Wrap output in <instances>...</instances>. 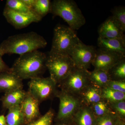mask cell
Here are the masks:
<instances>
[{
  "label": "cell",
  "instance_id": "cell-1",
  "mask_svg": "<svg viewBox=\"0 0 125 125\" xmlns=\"http://www.w3.org/2000/svg\"><path fill=\"white\" fill-rule=\"evenodd\" d=\"M47 45L42 36L32 31L9 37L0 45V53L2 56L6 54L20 55L44 48Z\"/></svg>",
  "mask_w": 125,
  "mask_h": 125
},
{
  "label": "cell",
  "instance_id": "cell-2",
  "mask_svg": "<svg viewBox=\"0 0 125 125\" xmlns=\"http://www.w3.org/2000/svg\"><path fill=\"white\" fill-rule=\"evenodd\" d=\"M46 54L38 50L20 55L10 71L22 80L40 77L46 69Z\"/></svg>",
  "mask_w": 125,
  "mask_h": 125
},
{
  "label": "cell",
  "instance_id": "cell-3",
  "mask_svg": "<svg viewBox=\"0 0 125 125\" xmlns=\"http://www.w3.org/2000/svg\"><path fill=\"white\" fill-rule=\"evenodd\" d=\"M67 23L73 30H78L85 24L86 20L76 2L72 0H54L51 2V12Z\"/></svg>",
  "mask_w": 125,
  "mask_h": 125
},
{
  "label": "cell",
  "instance_id": "cell-4",
  "mask_svg": "<svg viewBox=\"0 0 125 125\" xmlns=\"http://www.w3.org/2000/svg\"><path fill=\"white\" fill-rule=\"evenodd\" d=\"M75 31L69 26L59 24L54 29L49 54L69 56L79 40Z\"/></svg>",
  "mask_w": 125,
  "mask_h": 125
},
{
  "label": "cell",
  "instance_id": "cell-5",
  "mask_svg": "<svg viewBox=\"0 0 125 125\" xmlns=\"http://www.w3.org/2000/svg\"><path fill=\"white\" fill-rule=\"evenodd\" d=\"M46 66L50 77L57 84H60L75 68L69 56L48 54Z\"/></svg>",
  "mask_w": 125,
  "mask_h": 125
},
{
  "label": "cell",
  "instance_id": "cell-6",
  "mask_svg": "<svg viewBox=\"0 0 125 125\" xmlns=\"http://www.w3.org/2000/svg\"><path fill=\"white\" fill-rule=\"evenodd\" d=\"M28 92L40 103L56 96L57 84L51 77H38L30 79Z\"/></svg>",
  "mask_w": 125,
  "mask_h": 125
},
{
  "label": "cell",
  "instance_id": "cell-7",
  "mask_svg": "<svg viewBox=\"0 0 125 125\" xmlns=\"http://www.w3.org/2000/svg\"><path fill=\"white\" fill-rule=\"evenodd\" d=\"M60 100L59 110L56 120L57 122L72 121L81 106L79 99L74 94L62 90L57 94Z\"/></svg>",
  "mask_w": 125,
  "mask_h": 125
},
{
  "label": "cell",
  "instance_id": "cell-8",
  "mask_svg": "<svg viewBox=\"0 0 125 125\" xmlns=\"http://www.w3.org/2000/svg\"><path fill=\"white\" fill-rule=\"evenodd\" d=\"M88 70L75 67L72 72L59 84L62 90L75 95L80 94L90 84Z\"/></svg>",
  "mask_w": 125,
  "mask_h": 125
},
{
  "label": "cell",
  "instance_id": "cell-9",
  "mask_svg": "<svg viewBox=\"0 0 125 125\" xmlns=\"http://www.w3.org/2000/svg\"><path fill=\"white\" fill-rule=\"evenodd\" d=\"M96 51L94 46L85 45L80 39L70 56L76 68L88 70L92 64Z\"/></svg>",
  "mask_w": 125,
  "mask_h": 125
},
{
  "label": "cell",
  "instance_id": "cell-10",
  "mask_svg": "<svg viewBox=\"0 0 125 125\" xmlns=\"http://www.w3.org/2000/svg\"><path fill=\"white\" fill-rule=\"evenodd\" d=\"M3 14L7 22L18 29L25 28L32 23L38 22L42 19L34 11L29 13H22L6 7Z\"/></svg>",
  "mask_w": 125,
  "mask_h": 125
},
{
  "label": "cell",
  "instance_id": "cell-11",
  "mask_svg": "<svg viewBox=\"0 0 125 125\" xmlns=\"http://www.w3.org/2000/svg\"><path fill=\"white\" fill-rule=\"evenodd\" d=\"M125 57L99 49L96 51L92 65L94 67V69L108 71Z\"/></svg>",
  "mask_w": 125,
  "mask_h": 125
},
{
  "label": "cell",
  "instance_id": "cell-12",
  "mask_svg": "<svg viewBox=\"0 0 125 125\" xmlns=\"http://www.w3.org/2000/svg\"><path fill=\"white\" fill-rule=\"evenodd\" d=\"M40 102L27 91V94L20 105L25 124L35 120L41 116L39 108Z\"/></svg>",
  "mask_w": 125,
  "mask_h": 125
},
{
  "label": "cell",
  "instance_id": "cell-13",
  "mask_svg": "<svg viewBox=\"0 0 125 125\" xmlns=\"http://www.w3.org/2000/svg\"><path fill=\"white\" fill-rule=\"evenodd\" d=\"M99 37L109 39H125L123 30L112 16L107 18L98 29Z\"/></svg>",
  "mask_w": 125,
  "mask_h": 125
},
{
  "label": "cell",
  "instance_id": "cell-14",
  "mask_svg": "<svg viewBox=\"0 0 125 125\" xmlns=\"http://www.w3.org/2000/svg\"><path fill=\"white\" fill-rule=\"evenodd\" d=\"M99 49L125 57V39H109L98 37Z\"/></svg>",
  "mask_w": 125,
  "mask_h": 125
},
{
  "label": "cell",
  "instance_id": "cell-15",
  "mask_svg": "<svg viewBox=\"0 0 125 125\" xmlns=\"http://www.w3.org/2000/svg\"><path fill=\"white\" fill-rule=\"evenodd\" d=\"M23 87V80L10 70L0 73V92L5 93Z\"/></svg>",
  "mask_w": 125,
  "mask_h": 125
},
{
  "label": "cell",
  "instance_id": "cell-16",
  "mask_svg": "<svg viewBox=\"0 0 125 125\" xmlns=\"http://www.w3.org/2000/svg\"><path fill=\"white\" fill-rule=\"evenodd\" d=\"M27 92L23 89H19L5 93L0 100L2 107L9 109L15 106L20 105L27 95Z\"/></svg>",
  "mask_w": 125,
  "mask_h": 125
},
{
  "label": "cell",
  "instance_id": "cell-17",
  "mask_svg": "<svg viewBox=\"0 0 125 125\" xmlns=\"http://www.w3.org/2000/svg\"><path fill=\"white\" fill-rule=\"evenodd\" d=\"M72 120L75 125H95L96 116L92 108L85 105L78 109Z\"/></svg>",
  "mask_w": 125,
  "mask_h": 125
},
{
  "label": "cell",
  "instance_id": "cell-18",
  "mask_svg": "<svg viewBox=\"0 0 125 125\" xmlns=\"http://www.w3.org/2000/svg\"><path fill=\"white\" fill-rule=\"evenodd\" d=\"M83 102L86 105H94L102 101L101 89L90 84L80 94Z\"/></svg>",
  "mask_w": 125,
  "mask_h": 125
},
{
  "label": "cell",
  "instance_id": "cell-19",
  "mask_svg": "<svg viewBox=\"0 0 125 125\" xmlns=\"http://www.w3.org/2000/svg\"><path fill=\"white\" fill-rule=\"evenodd\" d=\"M88 75L90 83L101 89L107 87L111 80L108 71L102 70L94 69L92 71H88Z\"/></svg>",
  "mask_w": 125,
  "mask_h": 125
},
{
  "label": "cell",
  "instance_id": "cell-20",
  "mask_svg": "<svg viewBox=\"0 0 125 125\" xmlns=\"http://www.w3.org/2000/svg\"><path fill=\"white\" fill-rule=\"evenodd\" d=\"M5 119L7 125H25L24 117L20 105L9 108Z\"/></svg>",
  "mask_w": 125,
  "mask_h": 125
},
{
  "label": "cell",
  "instance_id": "cell-21",
  "mask_svg": "<svg viewBox=\"0 0 125 125\" xmlns=\"http://www.w3.org/2000/svg\"><path fill=\"white\" fill-rule=\"evenodd\" d=\"M102 97L109 103L124 101L125 99V94L116 91L108 87L101 89Z\"/></svg>",
  "mask_w": 125,
  "mask_h": 125
},
{
  "label": "cell",
  "instance_id": "cell-22",
  "mask_svg": "<svg viewBox=\"0 0 125 125\" xmlns=\"http://www.w3.org/2000/svg\"><path fill=\"white\" fill-rule=\"evenodd\" d=\"M108 72L111 80H125V58L114 65Z\"/></svg>",
  "mask_w": 125,
  "mask_h": 125
},
{
  "label": "cell",
  "instance_id": "cell-23",
  "mask_svg": "<svg viewBox=\"0 0 125 125\" xmlns=\"http://www.w3.org/2000/svg\"><path fill=\"white\" fill-rule=\"evenodd\" d=\"M51 2L49 0H36L33 11L42 18L51 12Z\"/></svg>",
  "mask_w": 125,
  "mask_h": 125
},
{
  "label": "cell",
  "instance_id": "cell-24",
  "mask_svg": "<svg viewBox=\"0 0 125 125\" xmlns=\"http://www.w3.org/2000/svg\"><path fill=\"white\" fill-rule=\"evenodd\" d=\"M5 7L16 12L22 13H29L33 11L25 5L22 0H7Z\"/></svg>",
  "mask_w": 125,
  "mask_h": 125
},
{
  "label": "cell",
  "instance_id": "cell-25",
  "mask_svg": "<svg viewBox=\"0 0 125 125\" xmlns=\"http://www.w3.org/2000/svg\"><path fill=\"white\" fill-rule=\"evenodd\" d=\"M108 105L104 100H102L92 105L91 107L95 116H101L112 112Z\"/></svg>",
  "mask_w": 125,
  "mask_h": 125
},
{
  "label": "cell",
  "instance_id": "cell-26",
  "mask_svg": "<svg viewBox=\"0 0 125 125\" xmlns=\"http://www.w3.org/2000/svg\"><path fill=\"white\" fill-rule=\"evenodd\" d=\"M54 116V111L51 109L43 115L24 125H52Z\"/></svg>",
  "mask_w": 125,
  "mask_h": 125
},
{
  "label": "cell",
  "instance_id": "cell-27",
  "mask_svg": "<svg viewBox=\"0 0 125 125\" xmlns=\"http://www.w3.org/2000/svg\"><path fill=\"white\" fill-rule=\"evenodd\" d=\"M119 117L113 112L101 116L96 117L95 125H115Z\"/></svg>",
  "mask_w": 125,
  "mask_h": 125
},
{
  "label": "cell",
  "instance_id": "cell-28",
  "mask_svg": "<svg viewBox=\"0 0 125 125\" xmlns=\"http://www.w3.org/2000/svg\"><path fill=\"white\" fill-rule=\"evenodd\" d=\"M113 18L119 24L123 31H125V8L124 6L115 7L112 10Z\"/></svg>",
  "mask_w": 125,
  "mask_h": 125
},
{
  "label": "cell",
  "instance_id": "cell-29",
  "mask_svg": "<svg viewBox=\"0 0 125 125\" xmlns=\"http://www.w3.org/2000/svg\"><path fill=\"white\" fill-rule=\"evenodd\" d=\"M111 110L119 118L124 119L125 116V101H119L109 103Z\"/></svg>",
  "mask_w": 125,
  "mask_h": 125
},
{
  "label": "cell",
  "instance_id": "cell-30",
  "mask_svg": "<svg viewBox=\"0 0 125 125\" xmlns=\"http://www.w3.org/2000/svg\"><path fill=\"white\" fill-rule=\"evenodd\" d=\"M107 87L116 91L125 94V80H111L108 83Z\"/></svg>",
  "mask_w": 125,
  "mask_h": 125
},
{
  "label": "cell",
  "instance_id": "cell-31",
  "mask_svg": "<svg viewBox=\"0 0 125 125\" xmlns=\"http://www.w3.org/2000/svg\"><path fill=\"white\" fill-rule=\"evenodd\" d=\"M2 56L0 53V73L10 70V68H9L2 60Z\"/></svg>",
  "mask_w": 125,
  "mask_h": 125
},
{
  "label": "cell",
  "instance_id": "cell-32",
  "mask_svg": "<svg viewBox=\"0 0 125 125\" xmlns=\"http://www.w3.org/2000/svg\"><path fill=\"white\" fill-rule=\"evenodd\" d=\"M22 1L25 5L32 10L36 0H22Z\"/></svg>",
  "mask_w": 125,
  "mask_h": 125
},
{
  "label": "cell",
  "instance_id": "cell-33",
  "mask_svg": "<svg viewBox=\"0 0 125 125\" xmlns=\"http://www.w3.org/2000/svg\"><path fill=\"white\" fill-rule=\"evenodd\" d=\"M55 125H75L73 122V120L66 122H57Z\"/></svg>",
  "mask_w": 125,
  "mask_h": 125
},
{
  "label": "cell",
  "instance_id": "cell-34",
  "mask_svg": "<svg viewBox=\"0 0 125 125\" xmlns=\"http://www.w3.org/2000/svg\"><path fill=\"white\" fill-rule=\"evenodd\" d=\"M0 125H7L6 121L5 116L4 115H0Z\"/></svg>",
  "mask_w": 125,
  "mask_h": 125
},
{
  "label": "cell",
  "instance_id": "cell-35",
  "mask_svg": "<svg viewBox=\"0 0 125 125\" xmlns=\"http://www.w3.org/2000/svg\"><path fill=\"white\" fill-rule=\"evenodd\" d=\"M115 125H125V120L124 119L118 118Z\"/></svg>",
  "mask_w": 125,
  "mask_h": 125
}]
</instances>
